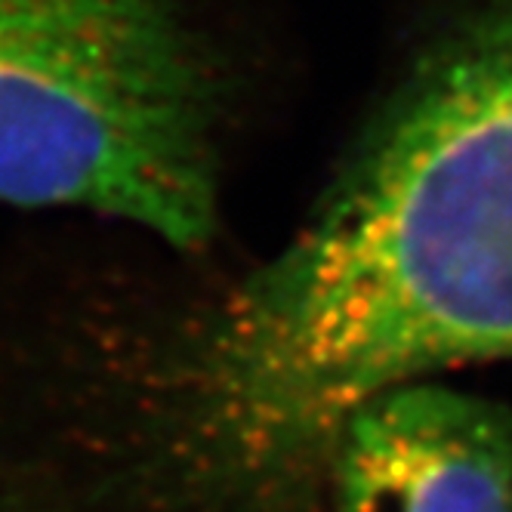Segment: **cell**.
<instances>
[{"label": "cell", "mask_w": 512, "mask_h": 512, "mask_svg": "<svg viewBox=\"0 0 512 512\" xmlns=\"http://www.w3.org/2000/svg\"><path fill=\"white\" fill-rule=\"evenodd\" d=\"M512 361V0H460L312 223L229 300L210 417L256 463L331 448L368 398Z\"/></svg>", "instance_id": "1"}, {"label": "cell", "mask_w": 512, "mask_h": 512, "mask_svg": "<svg viewBox=\"0 0 512 512\" xmlns=\"http://www.w3.org/2000/svg\"><path fill=\"white\" fill-rule=\"evenodd\" d=\"M0 204L210 235L204 108L158 0H0Z\"/></svg>", "instance_id": "2"}, {"label": "cell", "mask_w": 512, "mask_h": 512, "mask_svg": "<svg viewBox=\"0 0 512 512\" xmlns=\"http://www.w3.org/2000/svg\"><path fill=\"white\" fill-rule=\"evenodd\" d=\"M331 457L337 512H512V408L438 377L358 405Z\"/></svg>", "instance_id": "3"}]
</instances>
